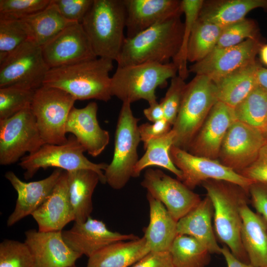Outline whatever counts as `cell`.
Returning a JSON list of instances; mask_svg holds the SVG:
<instances>
[{"label":"cell","instance_id":"1","mask_svg":"<svg viewBox=\"0 0 267 267\" xmlns=\"http://www.w3.org/2000/svg\"><path fill=\"white\" fill-rule=\"evenodd\" d=\"M201 185L212 203L216 237L237 259L250 264L241 238V210L250 202L248 191L237 184L225 180L210 179Z\"/></svg>","mask_w":267,"mask_h":267},{"label":"cell","instance_id":"2","mask_svg":"<svg viewBox=\"0 0 267 267\" xmlns=\"http://www.w3.org/2000/svg\"><path fill=\"white\" fill-rule=\"evenodd\" d=\"M113 60L96 57L77 63L50 69L44 86L61 89L76 100L96 99L105 102L111 98L109 73Z\"/></svg>","mask_w":267,"mask_h":267},{"label":"cell","instance_id":"3","mask_svg":"<svg viewBox=\"0 0 267 267\" xmlns=\"http://www.w3.org/2000/svg\"><path fill=\"white\" fill-rule=\"evenodd\" d=\"M180 16L169 18L132 38H126L116 61L117 67L147 62L170 63L181 43L184 24Z\"/></svg>","mask_w":267,"mask_h":267},{"label":"cell","instance_id":"4","mask_svg":"<svg viewBox=\"0 0 267 267\" xmlns=\"http://www.w3.org/2000/svg\"><path fill=\"white\" fill-rule=\"evenodd\" d=\"M124 0H93L82 25L97 57L116 61L126 37Z\"/></svg>","mask_w":267,"mask_h":267},{"label":"cell","instance_id":"5","mask_svg":"<svg viewBox=\"0 0 267 267\" xmlns=\"http://www.w3.org/2000/svg\"><path fill=\"white\" fill-rule=\"evenodd\" d=\"M174 63L147 62L117 67L111 78L110 91L123 103L131 104L140 99L148 103L157 100L155 90L177 76Z\"/></svg>","mask_w":267,"mask_h":267},{"label":"cell","instance_id":"6","mask_svg":"<svg viewBox=\"0 0 267 267\" xmlns=\"http://www.w3.org/2000/svg\"><path fill=\"white\" fill-rule=\"evenodd\" d=\"M217 101L215 84L207 77L196 75L186 84L180 108L172 128L175 134L174 146L187 151Z\"/></svg>","mask_w":267,"mask_h":267},{"label":"cell","instance_id":"7","mask_svg":"<svg viewBox=\"0 0 267 267\" xmlns=\"http://www.w3.org/2000/svg\"><path fill=\"white\" fill-rule=\"evenodd\" d=\"M131 104L123 103L118 119L113 159L104 171L106 183L113 189L123 188L133 177L140 141L137 123Z\"/></svg>","mask_w":267,"mask_h":267},{"label":"cell","instance_id":"8","mask_svg":"<svg viewBox=\"0 0 267 267\" xmlns=\"http://www.w3.org/2000/svg\"><path fill=\"white\" fill-rule=\"evenodd\" d=\"M85 151L77 138L70 135L63 144H44L36 152L23 157L19 165L25 170L26 179L31 178L40 169L54 167L66 172L91 170L97 173L101 183H106L104 171L108 164L90 161L84 155Z\"/></svg>","mask_w":267,"mask_h":267},{"label":"cell","instance_id":"9","mask_svg":"<svg viewBox=\"0 0 267 267\" xmlns=\"http://www.w3.org/2000/svg\"><path fill=\"white\" fill-rule=\"evenodd\" d=\"M75 101L58 88L43 85L35 90L30 108L45 143L59 145L67 141L65 126Z\"/></svg>","mask_w":267,"mask_h":267},{"label":"cell","instance_id":"10","mask_svg":"<svg viewBox=\"0 0 267 267\" xmlns=\"http://www.w3.org/2000/svg\"><path fill=\"white\" fill-rule=\"evenodd\" d=\"M49 70L40 46L31 39L0 61V88L19 86L36 90Z\"/></svg>","mask_w":267,"mask_h":267},{"label":"cell","instance_id":"11","mask_svg":"<svg viewBox=\"0 0 267 267\" xmlns=\"http://www.w3.org/2000/svg\"><path fill=\"white\" fill-rule=\"evenodd\" d=\"M44 144L30 107L0 120L1 165L13 164L26 153L33 154Z\"/></svg>","mask_w":267,"mask_h":267},{"label":"cell","instance_id":"12","mask_svg":"<svg viewBox=\"0 0 267 267\" xmlns=\"http://www.w3.org/2000/svg\"><path fill=\"white\" fill-rule=\"evenodd\" d=\"M170 155L174 165L182 172L181 181L191 190L210 179L231 182L248 191L253 183L217 159L197 156L174 145Z\"/></svg>","mask_w":267,"mask_h":267},{"label":"cell","instance_id":"13","mask_svg":"<svg viewBox=\"0 0 267 267\" xmlns=\"http://www.w3.org/2000/svg\"><path fill=\"white\" fill-rule=\"evenodd\" d=\"M141 185L154 198L160 201L177 222L193 209L201 201L200 196L182 181L159 169H147Z\"/></svg>","mask_w":267,"mask_h":267},{"label":"cell","instance_id":"14","mask_svg":"<svg viewBox=\"0 0 267 267\" xmlns=\"http://www.w3.org/2000/svg\"><path fill=\"white\" fill-rule=\"evenodd\" d=\"M267 141L260 131L235 120L225 135L218 160L239 173L255 160Z\"/></svg>","mask_w":267,"mask_h":267},{"label":"cell","instance_id":"15","mask_svg":"<svg viewBox=\"0 0 267 267\" xmlns=\"http://www.w3.org/2000/svg\"><path fill=\"white\" fill-rule=\"evenodd\" d=\"M262 45L256 39L232 46L215 48L205 58L191 65L189 72L205 76L215 82L256 62Z\"/></svg>","mask_w":267,"mask_h":267},{"label":"cell","instance_id":"16","mask_svg":"<svg viewBox=\"0 0 267 267\" xmlns=\"http://www.w3.org/2000/svg\"><path fill=\"white\" fill-rule=\"evenodd\" d=\"M41 48L49 69L97 57L82 24L79 23L68 25Z\"/></svg>","mask_w":267,"mask_h":267},{"label":"cell","instance_id":"17","mask_svg":"<svg viewBox=\"0 0 267 267\" xmlns=\"http://www.w3.org/2000/svg\"><path fill=\"white\" fill-rule=\"evenodd\" d=\"M235 120L234 108L217 101L187 151L197 156L218 160L225 135Z\"/></svg>","mask_w":267,"mask_h":267},{"label":"cell","instance_id":"18","mask_svg":"<svg viewBox=\"0 0 267 267\" xmlns=\"http://www.w3.org/2000/svg\"><path fill=\"white\" fill-rule=\"evenodd\" d=\"M62 235L72 250L89 258L113 243L139 238L134 234L112 231L102 221L90 216L84 222H75L70 229L62 230Z\"/></svg>","mask_w":267,"mask_h":267},{"label":"cell","instance_id":"19","mask_svg":"<svg viewBox=\"0 0 267 267\" xmlns=\"http://www.w3.org/2000/svg\"><path fill=\"white\" fill-rule=\"evenodd\" d=\"M24 242L32 255L34 267H71L82 255L64 241L62 231L25 232Z\"/></svg>","mask_w":267,"mask_h":267},{"label":"cell","instance_id":"20","mask_svg":"<svg viewBox=\"0 0 267 267\" xmlns=\"http://www.w3.org/2000/svg\"><path fill=\"white\" fill-rule=\"evenodd\" d=\"M64 171L55 169L47 178L38 181H22L13 172L5 174L17 193L15 207L8 218L6 224L11 226L32 214L43 203L51 192Z\"/></svg>","mask_w":267,"mask_h":267},{"label":"cell","instance_id":"21","mask_svg":"<svg viewBox=\"0 0 267 267\" xmlns=\"http://www.w3.org/2000/svg\"><path fill=\"white\" fill-rule=\"evenodd\" d=\"M98 106L90 102L82 108L73 107L69 114L65 126L66 133H71L93 157L100 155L109 142L108 131L99 126L97 112Z\"/></svg>","mask_w":267,"mask_h":267},{"label":"cell","instance_id":"22","mask_svg":"<svg viewBox=\"0 0 267 267\" xmlns=\"http://www.w3.org/2000/svg\"><path fill=\"white\" fill-rule=\"evenodd\" d=\"M127 38H132L158 22L182 13L181 0H124Z\"/></svg>","mask_w":267,"mask_h":267},{"label":"cell","instance_id":"23","mask_svg":"<svg viewBox=\"0 0 267 267\" xmlns=\"http://www.w3.org/2000/svg\"><path fill=\"white\" fill-rule=\"evenodd\" d=\"M32 216L40 231H62L68 223L75 221L66 171L63 172L50 194Z\"/></svg>","mask_w":267,"mask_h":267},{"label":"cell","instance_id":"24","mask_svg":"<svg viewBox=\"0 0 267 267\" xmlns=\"http://www.w3.org/2000/svg\"><path fill=\"white\" fill-rule=\"evenodd\" d=\"M214 209L207 196L177 222L178 234L191 236L203 244L211 254H221V248L212 223Z\"/></svg>","mask_w":267,"mask_h":267},{"label":"cell","instance_id":"25","mask_svg":"<svg viewBox=\"0 0 267 267\" xmlns=\"http://www.w3.org/2000/svg\"><path fill=\"white\" fill-rule=\"evenodd\" d=\"M146 197L149 207V222L144 229L146 245L150 251H169L178 235V222L160 201L148 193Z\"/></svg>","mask_w":267,"mask_h":267},{"label":"cell","instance_id":"26","mask_svg":"<svg viewBox=\"0 0 267 267\" xmlns=\"http://www.w3.org/2000/svg\"><path fill=\"white\" fill-rule=\"evenodd\" d=\"M248 205L241 210L242 245L251 265L267 267V221Z\"/></svg>","mask_w":267,"mask_h":267},{"label":"cell","instance_id":"27","mask_svg":"<svg viewBox=\"0 0 267 267\" xmlns=\"http://www.w3.org/2000/svg\"><path fill=\"white\" fill-rule=\"evenodd\" d=\"M267 8V0H220L203 1L198 19L225 27L245 18L250 11Z\"/></svg>","mask_w":267,"mask_h":267},{"label":"cell","instance_id":"28","mask_svg":"<svg viewBox=\"0 0 267 267\" xmlns=\"http://www.w3.org/2000/svg\"><path fill=\"white\" fill-rule=\"evenodd\" d=\"M149 252L143 236L116 242L89 257L87 267H129Z\"/></svg>","mask_w":267,"mask_h":267},{"label":"cell","instance_id":"29","mask_svg":"<svg viewBox=\"0 0 267 267\" xmlns=\"http://www.w3.org/2000/svg\"><path fill=\"white\" fill-rule=\"evenodd\" d=\"M257 62L213 82L218 101L234 108L259 85Z\"/></svg>","mask_w":267,"mask_h":267},{"label":"cell","instance_id":"30","mask_svg":"<svg viewBox=\"0 0 267 267\" xmlns=\"http://www.w3.org/2000/svg\"><path fill=\"white\" fill-rule=\"evenodd\" d=\"M66 172L74 222H84L92 211V196L100 178L97 173L91 170L80 169Z\"/></svg>","mask_w":267,"mask_h":267},{"label":"cell","instance_id":"31","mask_svg":"<svg viewBox=\"0 0 267 267\" xmlns=\"http://www.w3.org/2000/svg\"><path fill=\"white\" fill-rule=\"evenodd\" d=\"M21 20L27 27L30 39L41 47L74 23L64 18L51 0L44 9Z\"/></svg>","mask_w":267,"mask_h":267},{"label":"cell","instance_id":"32","mask_svg":"<svg viewBox=\"0 0 267 267\" xmlns=\"http://www.w3.org/2000/svg\"><path fill=\"white\" fill-rule=\"evenodd\" d=\"M175 137V132L172 129L164 136L150 141L144 148L145 153L134 168L133 177H138L141 171L148 167L158 166L170 171L181 181L182 172L174 165L170 155Z\"/></svg>","mask_w":267,"mask_h":267},{"label":"cell","instance_id":"33","mask_svg":"<svg viewBox=\"0 0 267 267\" xmlns=\"http://www.w3.org/2000/svg\"><path fill=\"white\" fill-rule=\"evenodd\" d=\"M174 267H205L211 260L208 249L195 238L178 234L169 250Z\"/></svg>","mask_w":267,"mask_h":267},{"label":"cell","instance_id":"34","mask_svg":"<svg viewBox=\"0 0 267 267\" xmlns=\"http://www.w3.org/2000/svg\"><path fill=\"white\" fill-rule=\"evenodd\" d=\"M236 120L262 132L267 131V90L258 85L234 108Z\"/></svg>","mask_w":267,"mask_h":267},{"label":"cell","instance_id":"35","mask_svg":"<svg viewBox=\"0 0 267 267\" xmlns=\"http://www.w3.org/2000/svg\"><path fill=\"white\" fill-rule=\"evenodd\" d=\"M223 28L198 18L188 43V61L194 63L207 56L215 48Z\"/></svg>","mask_w":267,"mask_h":267},{"label":"cell","instance_id":"36","mask_svg":"<svg viewBox=\"0 0 267 267\" xmlns=\"http://www.w3.org/2000/svg\"><path fill=\"white\" fill-rule=\"evenodd\" d=\"M204 0H181V9L185 15L183 31L179 49L173 59V62L178 69L179 77L185 80L188 76L187 66V48L193 27L198 19Z\"/></svg>","mask_w":267,"mask_h":267},{"label":"cell","instance_id":"37","mask_svg":"<svg viewBox=\"0 0 267 267\" xmlns=\"http://www.w3.org/2000/svg\"><path fill=\"white\" fill-rule=\"evenodd\" d=\"M36 90L19 86L0 88V120L30 107Z\"/></svg>","mask_w":267,"mask_h":267},{"label":"cell","instance_id":"38","mask_svg":"<svg viewBox=\"0 0 267 267\" xmlns=\"http://www.w3.org/2000/svg\"><path fill=\"white\" fill-rule=\"evenodd\" d=\"M30 39L22 20L0 19V61Z\"/></svg>","mask_w":267,"mask_h":267},{"label":"cell","instance_id":"39","mask_svg":"<svg viewBox=\"0 0 267 267\" xmlns=\"http://www.w3.org/2000/svg\"><path fill=\"white\" fill-rule=\"evenodd\" d=\"M0 267H34L31 253L24 242L5 239L0 244Z\"/></svg>","mask_w":267,"mask_h":267},{"label":"cell","instance_id":"40","mask_svg":"<svg viewBox=\"0 0 267 267\" xmlns=\"http://www.w3.org/2000/svg\"><path fill=\"white\" fill-rule=\"evenodd\" d=\"M51 0H0V19L21 20L46 8Z\"/></svg>","mask_w":267,"mask_h":267},{"label":"cell","instance_id":"41","mask_svg":"<svg viewBox=\"0 0 267 267\" xmlns=\"http://www.w3.org/2000/svg\"><path fill=\"white\" fill-rule=\"evenodd\" d=\"M258 39L257 26L250 19H244L223 28L215 48L237 45L248 39Z\"/></svg>","mask_w":267,"mask_h":267},{"label":"cell","instance_id":"42","mask_svg":"<svg viewBox=\"0 0 267 267\" xmlns=\"http://www.w3.org/2000/svg\"><path fill=\"white\" fill-rule=\"evenodd\" d=\"M186 85L184 79L178 75L175 76L171 79L170 87L160 102L165 119L172 126L178 116Z\"/></svg>","mask_w":267,"mask_h":267},{"label":"cell","instance_id":"43","mask_svg":"<svg viewBox=\"0 0 267 267\" xmlns=\"http://www.w3.org/2000/svg\"><path fill=\"white\" fill-rule=\"evenodd\" d=\"M61 16L67 20L82 23L93 0H51Z\"/></svg>","mask_w":267,"mask_h":267},{"label":"cell","instance_id":"44","mask_svg":"<svg viewBox=\"0 0 267 267\" xmlns=\"http://www.w3.org/2000/svg\"><path fill=\"white\" fill-rule=\"evenodd\" d=\"M238 174L252 182L267 183V141L255 160Z\"/></svg>","mask_w":267,"mask_h":267},{"label":"cell","instance_id":"45","mask_svg":"<svg viewBox=\"0 0 267 267\" xmlns=\"http://www.w3.org/2000/svg\"><path fill=\"white\" fill-rule=\"evenodd\" d=\"M172 125L165 119L153 123L142 124L138 127L140 141L143 143L144 148L151 140L160 138L171 130Z\"/></svg>","mask_w":267,"mask_h":267},{"label":"cell","instance_id":"46","mask_svg":"<svg viewBox=\"0 0 267 267\" xmlns=\"http://www.w3.org/2000/svg\"><path fill=\"white\" fill-rule=\"evenodd\" d=\"M248 192L250 202L256 212L267 221V183L253 182Z\"/></svg>","mask_w":267,"mask_h":267},{"label":"cell","instance_id":"47","mask_svg":"<svg viewBox=\"0 0 267 267\" xmlns=\"http://www.w3.org/2000/svg\"><path fill=\"white\" fill-rule=\"evenodd\" d=\"M132 267H174L169 251H150Z\"/></svg>","mask_w":267,"mask_h":267},{"label":"cell","instance_id":"48","mask_svg":"<svg viewBox=\"0 0 267 267\" xmlns=\"http://www.w3.org/2000/svg\"><path fill=\"white\" fill-rule=\"evenodd\" d=\"M149 106L143 110V114L150 121L154 123L165 119L163 107L157 100L149 103Z\"/></svg>","mask_w":267,"mask_h":267},{"label":"cell","instance_id":"49","mask_svg":"<svg viewBox=\"0 0 267 267\" xmlns=\"http://www.w3.org/2000/svg\"><path fill=\"white\" fill-rule=\"evenodd\" d=\"M221 254L225 260L227 267H254L250 264H246L237 259L225 245L222 247Z\"/></svg>","mask_w":267,"mask_h":267},{"label":"cell","instance_id":"50","mask_svg":"<svg viewBox=\"0 0 267 267\" xmlns=\"http://www.w3.org/2000/svg\"><path fill=\"white\" fill-rule=\"evenodd\" d=\"M258 85L267 90V68L259 65L257 70Z\"/></svg>","mask_w":267,"mask_h":267},{"label":"cell","instance_id":"51","mask_svg":"<svg viewBox=\"0 0 267 267\" xmlns=\"http://www.w3.org/2000/svg\"><path fill=\"white\" fill-rule=\"evenodd\" d=\"M259 52L262 62L267 65V44L262 45Z\"/></svg>","mask_w":267,"mask_h":267},{"label":"cell","instance_id":"52","mask_svg":"<svg viewBox=\"0 0 267 267\" xmlns=\"http://www.w3.org/2000/svg\"><path fill=\"white\" fill-rule=\"evenodd\" d=\"M266 138H267V133H266Z\"/></svg>","mask_w":267,"mask_h":267},{"label":"cell","instance_id":"53","mask_svg":"<svg viewBox=\"0 0 267 267\" xmlns=\"http://www.w3.org/2000/svg\"><path fill=\"white\" fill-rule=\"evenodd\" d=\"M75 267V266H73V267Z\"/></svg>","mask_w":267,"mask_h":267}]
</instances>
